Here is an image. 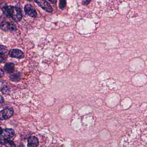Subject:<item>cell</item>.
I'll return each instance as SVG.
<instances>
[{
	"instance_id": "obj_1",
	"label": "cell",
	"mask_w": 147,
	"mask_h": 147,
	"mask_svg": "<svg viewBox=\"0 0 147 147\" xmlns=\"http://www.w3.org/2000/svg\"><path fill=\"white\" fill-rule=\"evenodd\" d=\"M5 14H7L8 16H10L13 20L17 22L20 21L23 17L20 9L18 7L12 6L7 7Z\"/></svg>"
},
{
	"instance_id": "obj_2",
	"label": "cell",
	"mask_w": 147,
	"mask_h": 147,
	"mask_svg": "<svg viewBox=\"0 0 147 147\" xmlns=\"http://www.w3.org/2000/svg\"><path fill=\"white\" fill-rule=\"evenodd\" d=\"M14 111L11 108H7L0 111V119L7 120L13 115Z\"/></svg>"
},
{
	"instance_id": "obj_3",
	"label": "cell",
	"mask_w": 147,
	"mask_h": 147,
	"mask_svg": "<svg viewBox=\"0 0 147 147\" xmlns=\"http://www.w3.org/2000/svg\"><path fill=\"white\" fill-rule=\"evenodd\" d=\"M1 29L5 31H15L17 30L16 26L12 22L4 21L1 24Z\"/></svg>"
},
{
	"instance_id": "obj_4",
	"label": "cell",
	"mask_w": 147,
	"mask_h": 147,
	"mask_svg": "<svg viewBox=\"0 0 147 147\" xmlns=\"http://www.w3.org/2000/svg\"><path fill=\"white\" fill-rule=\"evenodd\" d=\"M35 1L39 7L46 11L51 13L53 11L51 5L45 0H35Z\"/></svg>"
},
{
	"instance_id": "obj_5",
	"label": "cell",
	"mask_w": 147,
	"mask_h": 147,
	"mask_svg": "<svg viewBox=\"0 0 147 147\" xmlns=\"http://www.w3.org/2000/svg\"><path fill=\"white\" fill-rule=\"evenodd\" d=\"M24 11L30 17L35 18L37 17L36 11L35 8L30 4L26 5L24 7Z\"/></svg>"
},
{
	"instance_id": "obj_6",
	"label": "cell",
	"mask_w": 147,
	"mask_h": 147,
	"mask_svg": "<svg viewBox=\"0 0 147 147\" xmlns=\"http://www.w3.org/2000/svg\"><path fill=\"white\" fill-rule=\"evenodd\" d=\"M15 135V131L12 129H6L3 131L2 134L0 135L2 139H10Z\"/></svg>"
},
{
	"instance_id": "obj_7",
	"label": "cell",
	"mask_w": 147,
	"mask_h": 147,
	"mask_svg": "<svg viewBox=\"0 0 147 147\" xmlns=\"http://www.w3.org/2000/svg\"><path fill=\"white\" fill-rule=\"evenodd\" d=\"M9 55L11 57L18 59H22L24 57V53L18 49L11 50L9 51Z\"/></svg>"
},
{
	"instance_id": "obj_8",
	"label": "cell",
	"mask_w": 147,
	"mask_h": 147,
	"mask_svg": "<svg viewBox=\"0 0 147 147\" xmlns=\"http://www.w3.org/2000/svg\"><path fill=\"white\" fill-rule=\"evenodd\" d=\"M39 145L38 139L35 136H31L28 140V146L30 147H37Z\"/></svg>"
},
{
	"instance_id": "obj_9",
	"label": "cell",
	"mask_w": 147,
	"mask_h": 147,
	"mask_svg": "<svg viewBox=\"0 0 147 147\" xmlns=\"http://www.w3.org/2000/svg\"><path fill=\"white\" fill-rule=\"evenodd\" d=\"M14 64L12 63H6L4 67V69L7 73L12 74L14 71Z\"/></svg>"
},
{
	"instance_id": "obj_10",
	"label": "cell",
	"mask_w": 147,
	"mask_h": 147,
	"mask_svg": "<svg viewBox=\"0 0 147 147\" xmlns=\"http://www.w3.org/2000/svg\"><path fill=\"white\" fill-rule=\"evenodd\" d=\"M0 144L5 145L8 147H14L15 144L12 141L7 139H2L0 140Z\"/></svg>"
},
{
	"instance_id": "obj_11",
	"label": "cell",
	"mask_w": 147,
	"mask_h": 147,
	"mask_svg": "<svg viewBox=\"0 0 147 147\" xmlns=\"http://www.w3.org/2000/svg\"><path fill=\"white\" fill-rule=\"evenodd\" d=\"M21 77V74L19 72H15L12 73V74L10 76V79L13 81L18 82L20 80Z\"/></svg>"
},
{
	"instance_id": "obj_12",
	"label": "cell",
	"mask_w": 147,
	"mask_h": 147,
	"mask_svg": "<svg viewBox=\"0 0 147 147\" xmlns=\"http://www.w3.org/2000/svg\"><path fill=\"white\" fill-rule=\"evenodd\" d=\"M9 87L7 84L4 81H0V91L2 92H7L9 91Z\"/></svg>"
},
{
	"instance_id": "obj_13",
	"label": "cell",
	"mask_w": 147,
	"mask_h": 147,
	"mask_svg": "<svg viewBox=\"0 0 147 147\" xmlns=\"http://www.w3.org/2000/svg\"><path fill=\"white\" fill-rule=\"evenodd\" d=\"M7 48L6 46L0 45V55L5 54L7 52Z\"/></svg>"
},
{
	"instance_id": "obj_14",
	"label": "cell",
	"mask_w": 147,
	"mask_h": 147,
	"mask_svg": "<svg viewBox=\"0 0 147 147\" xmlns=\"http://www.w3.org/2000/svg\"><path fill=\"white\" fill-rule=\"evenodd\" d=\"M66 5V0H60L59 3V7L61 10L65 9Z\"/></svg>"
},
{
	"instance_id": "obj_15",
	"label": "cell",
	"mask_w": 147,
	"mask_h": 147,
	"mask_svg": "<svg viewBox=\"0 0 147 147\" xmlns=\"http://www.w3.org/2000/svg\"><path fill=\"white\" fill-rule=\"evenodd\" d=\"M7 58V56L5 54L0 55V63L5 62L6 61Z\"/></svg>"
},
{
	"instance_id": "obj_16",
	"label": "cell",
	"mask_w": 147,
	"mask_h": 147,
	"mask_svg": "<svg viewBox=\"0 0 147 147\" xmlns=\"http://www.w3.org/2000/svg\"><path fill=\"white\" fill-rule=\"evenodd\" d=\"M5 76V73L2 69L0 68V78H2Z\"/></svg>"
},
{
	"instance_id": "obj_17",
	"label": "cell",
	"mask_w": 147,
	"mask_h": 147,
	"mask_svg": "<svg viewBox=\"0 0 147 147\" xmlns=\"http://www.w3.org/2000/svg\"><path fill=\"white\" fill-rule=\"evenodd\" d=\"M4 99L3 97L2 96L0 95V103H2L4 101Z\"/></svg>"
},
{
	"instance_id": "obj_18",
	"label": "cell",
	"mask_w": 147,
	"mask_h": 147,
	"mask_svg": "<svg viewBox=\"0 0 147 147\" xmlns=\"http://www.w3.org/2000/svg\"><path fill=\"white\" fill-rule=\"evenodd\" d=\"M51 2V3H53V4H55L57 2V0H49Z\"/></svg>"
},
{
	"instance_id": "obj_19",
	"label": "cell",
	"mask_w": 147,
	"mask_h": 147,
	"mask_svg": "<svg viewBox=\"0 0 147 147\" xmlns=\"http://www.w3.org/2000/svg\"><path fill=\"white\" fill-rule=\"evenodd\" d=\"M3 130L2 129V128L0 127V135L2 134V132H3Z\"/></svg>"
},
{
	"instance_id": "obj_20",
	"label": "cell",
	"mask_w": 147,
	"mask_h": 147,
	"mask_svg": "<svg viewBox=\"0 0 147 147\" xmlns=\"http://www.w3.org/2000/svg\"><path fill=\"white\" fill-rule=\"evenodd\" d=\"M91 1V0H87L86 1V3L87 4H88Z\"/></svg>"
}]
</instances>
